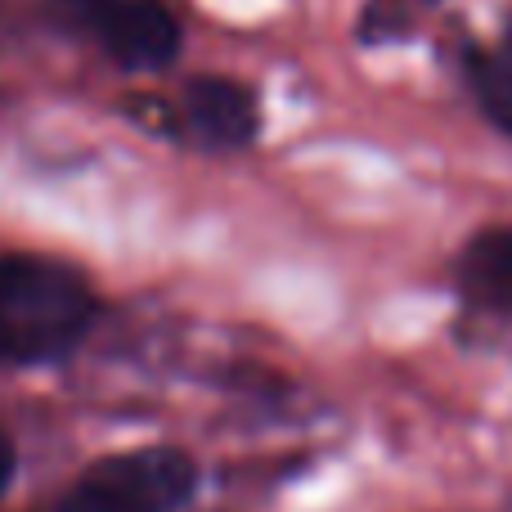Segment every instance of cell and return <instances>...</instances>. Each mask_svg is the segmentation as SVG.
<instances>
[{"mask_svg": "<svg viewBox=\"0 0 512 512\" xmlns=\"http://www.w3.org/2000/svg\"><path fill=\"white\" fill-rule=\"evenodd\" d=\"M50 14L131 72L162 68L180 50V27L158 0H50Z\"/></svg>", "mask_w": 512, "mask_h": 512, "instance_id": "3957f363", "label": "cell"}, {"mask_svg": "<svg viewBox=\"0 0 512 512\" xmlns=\"http://www.w3.org/2000/svg\"><path fill=\"white\" fill-rule=\"evenodd\" d=\"M459 297L477 319L512 337V225L486 230L459 256Z\"/></svg>", "mask_w": 512, "mask_h": 512, "instance_id": "5b68a950", "label": "cell"}, {"mask_svg": "<svg viewBox=\"0 0 512 512\" xmlns=\"http://www.w3.org/2000/svg\"><path fill=\"white\" fill-rule=\"evenodd\" d=\"M95 315L99 297L77 265L32 252L0 256V364L59 360Z\"/></svg>", "mask_w": 512, "mask_h": 512, "instance_id": "6da1fadb", "label": "cell"}, {"mask_svg": "<svg viewBox=\"0 0 512 512\" xmlns=\"http://www.w3.org/2000/svg\"><path fill=\"white\" fill-rule=\"evenodd\" d=\"M9 477H14V445L0 436V495L9 490Z\"/></svg>", "mask_w": 512, "mask_h": 512, "instance_id": "ba28073f", "label": "cell"}, {"mask_svg": "<svg viewBox=\"0 0 512 512\" xmlns=\"http://www.w3.org/2000/svg\"><path fill=\"white\" fill-rule=\"evenodd\" d=\"M198 463L176 445L108 454L90 463L50 512H176L194 499Z\"/></svg>", "mask_w": 512, "mask_h": 512, "instance_id": "7a4b0ae2", "label": "cell"}, {"mask_svg": "<svg viewBox=\"0 0 512 512\" xmlns=\"http://www.w3.org/2000/svg\"><path fill=\"white\" fill-rule=\"evenodd\" d=\"M468 72H472V86H477V99L490 113V122L504 126L512 135V27H508L504 45L472 54Z\"/></svg>", "mask_w": 512, "mask_h": 512, "instance_id": "8992f818", "label": "cell"}, {"mask_svg": "<svg viewBox=\"0 0 512 512\" xmlns=\"http://www.w3.org/2000/svg\"><path fill=\"white\" fill-rule=\"evenodd\" d=\"M409 27V0H373L360 18V41H387V36H405Z\"/></svg>", "mask_w": 512, "mask_h": 512, "instance_id": "52a82bcc", "label": "cell"}, {"mask_svg": "<svg viewBox=\"0 0 512 512\" xmlns=\"http://www.w3.org/2000/svg\"><path fill=\"white\" fill-rule=\"evenodd\" d=\"M180 131L203 149H248L261 131V108L243 81L194 77L180 95Z\"/></svg>", "mask_w": 512, "mask_h": 512, "instance_id": "277c9868", "label": "cell"}]
</instances>
